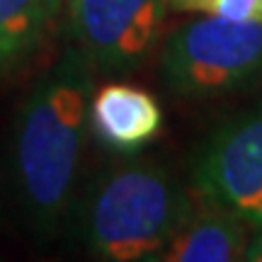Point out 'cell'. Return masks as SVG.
<instances>
[{
	"mask_svg": "<svg viewBox=\"0 0 262 262\" xmlns=\"http://www.w3.org/2000/svg\"><path fill=\"white\" fill-rule=\"evenodd\" d=\"M71 47L100 73H131L158 47L168 0H66Z\"/></svg>",
	"mask_w": 262,
	"mask_h": 262,
	"instance_id": "4",
	"label": "cell"
},
{
	"mask_svg": "<svg viewBox=\"0 0 262 262\" xmlns=\"http://www.w3.org/2000/svg\"><path fill=\"white\" fill-rule=\"evenodd\" d=\"M192 182L202 194L216 199L262 228V102L211 134L192 165Z\"/></svg>",
	"mask_w": 262,
	"mask_h": 262,
	"instance_id": "5",
	"label": "cell"
},
{
	"mask_svg": "<svg viewBox=\"0 0 262 262\" xmlns=\"http://www.w3.org/2000/svg\"><path fill=\"white\" fill-rule=\"evenodd\" d=\"M93 85L95 68L68 47L37 78L17 112L10 180L22 214L39 233H56L73 214Z\"/></svg>",
	"mask_w": 262,
	"mask_h": 262,
	"instance_id": "1",
	"label": "cell"
},
{
	"mask_svg": "<svg viewBox=\"0 0 262 262\" xmlns=\"http://www.w3.org/2000/svg\"><path fill=\"white\" fill-rule=\"evenodd\" d=\"M90 126L104 146L129 153L150 143L160 134L163 110L143 88L107 83L90 100Z\"/></svg>",
	"mask_w": 262,
	"mask_h": 262,
	"instance_id": "7",
	"label": "cell"
},
{
	"mask_svg": "<svg viewBox=\"0 0 262 262\" xmlns=\"http://www.w3.org/2000/svg\"><path fill=\"white\" fill-rule=\"evenodd\" d=\"M160 73L172 93L211 100L243 90L262 75V22L202 17L165 37Z\"/></svg>",
	"mask_w": 262,
	"mask_h": 262,
	"instance_id": "3",
	"label": "cell"
},
{
	"mask_svg": "<svg viewBox=\"0 0 262 262\" xmlns=\"http://www.w3.org/2000/svg\"><path fill=\"white\" fill-rule=\"evenodd\" d=\"M51 17L47 0H0V78L37 54Z\"/></svg>",
	"mask_w": 262,
	"mask_h": 262,
	"instance_id": "8",
	"label": "cell"
},
{
	"mask_svg": "<svg viewBox=\"0 0 262 262\" xmlns=\"http://www.w3.org/2000/svg\"><path fill=\"white\" fill-rule=\"evenodd\" d=\"M66 0H47V5H49V10H51V12H54V15H56L58 10H61V5H63Z\"/></svg>",
	"mask_w": 262,
	"mask_h": 262,
	"instance_id": "10",
	"label": "cell"
},
{
	"mask_svg": "<svg viewBox=\"0 0 262 262\" xmlns=\"http://www.w3.org/2000/svg\"><path fill=\"white\" fill-rule=\"evenodd\" d=\"M253 226L219 204L216 199L196 192L180 221L170 243L160 250L156 262H233L245 260V248L253 238Z\"/></svg>",
	"mask_w": 262,
	"mask_h": 262,
	"instance_id": "6",
	"label": "cell"
},
{
	"mask_svg": "<svg viewBox=\"0 0 262 262\" xmlns=\"http://www.w3.org/2000/svg\"><path fill=\"white\" fill-rule=\"evenodd\" d=\"M175 12H196L233 22H262V0H168Z\"/></svg>",
	"mask_w": 262,
	"mask_h": 262,
	"instance_id": "9",
	"label": "cell"
},
{
	"mask_svg": "<svg viewBox=\"0 0 262 262\" xmlns=\"http://www.w3.org/2000/svg\"><path fill=\"white\" fill-rule=\"evenodd\" d=\"M192 194L156 160H114L75 199L85 248L110 262L158 260L185 219Z\"/></svg>",
	"mask_w": 262,
	"mask_h": 262,
	"instance_id": "2",
	"label": "cell"
}]
</instances>
